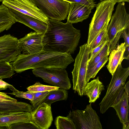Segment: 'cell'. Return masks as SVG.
Segmentation results:
<instances>
[{"label":"cell","instance_id":"cell-15","mask_svg":"<svg viewBox=\"0 0 129 129\" xmlns=\"http://www.w3.org/2000/svg\"><path fill=\"white\" fill-rule=\"evenodd\" d=\"M67 22L72 24L82 22L87 19L92 9L80 4L70 2Z\"/></svg>","mask_w":129,"mask_h":129},{"label":"cell","instance_id":"cell-13","mask_svg":"<svg viewBox=\"0 0 129 129\" xmlns=\"http://www.w3.org/2000/svg\"><path fill=\"white\" fill-rule=\"evenodd\" d=\"M31 121L40 129H48L53 120L51 105L43 102L30 113Z\"/></svg>","mask_w":129,"mask_h":129},{"label":"cell","instance_id":"cell-6","mask_svg":"<svg viewBox=\"0 0 129 129\" xmlns=\"http://www.w3.org/2000/svg\"><path fill=\"white\" fill-rule=\"evenodd\" d=\"M91 104L87 105L83 110H73L67 116L73 122L76 129H102L99 117Z\"/></svg>","mask_w":129,"mask_h":129},{"label":"cell","instance_id":"cell-35","mask_svg":"<svg viewBox=\"0 0 129 129\" xmlns=\"http://www.w3.org/2000/svg\"><path fill=\"white\" fill-rule=\"evenodd\" d=\"M6 101H16L17 100L7 95L6 93L0 92V102Z\"/></svg>","mask_w":129,"mask_h":129},{"label":"cell","instance_id":"cell-39","mask_svg":"<svg viewBox=\"0 0 129 129\" xmlns=\"http://www.w3.org/2000/svg\"><path fill=\"white\" fill-rule=\"evenodd\" d=\"M105 0H100V2L103 1ZM116 1L117 3H119L120 2H127L128 3L129 2V0H115Z\"/></svg>","mask_w":129,"mask_h":129},{"label":"cell","instance_id":"cell-29","mask_svg":"<svg viewBox=\"0 0 129 129\" xmlns=\"http://www.w3.org/2000/svg\"><path fill=\"white\" fill-rule=\"evenodd\" d=\"M50 91L43 92H33L34 97L32 101H30L33 110L42 103L49 94Z\"/></svg>","mask_w":129,"mask_h":129},{"label":"cell","instance_id":"cell-5","mask_svg":"<svg viewBox=\"0 0 129 129\" xmlns=\"http://www.w3.org/2000/svg\"><path fill=\"white\" fill-rule=\"evenodd\" d=\"M90 52L86 43L80 47L79 52L75 60L72 75L73 90L81 96L84 95L87 84L86 76Z\"/></svg>","mask_w":129,"mask_h":129},{"label":"cell","instance_id":"cell-33","mask_svg":"<svg viewBox=\"0 0 129 129\" xmlns=\"http://www.w3.org/2000/svg\"><path fill=\"white\" fill-rule=\"evenodd\" d=\"M108 41L107 40H105L100 45L95 47L91 51L89 54L88 62L92 59L101 50Z\"/></svg>","mask_w":129,"mask_h":129},{"label":"cell","instance_id":"cell-9","mask_svg":"<svg viewBox=\"0 0 129 129\" xmlns=\"http://www.w3.org/2000/svg\"><path fill=\"white\" fill-rule=\"evenodd\" d=\"M118 3L107 28L110 44L112 42L119 32L129 28V14L126 11L125 3Z\"/></svg>","mask_w":129,"mask_h":129},{"label":"cell","instance_id":"cell-3","mask_svg":"<svg viewBox=\"0 0 129 129\" xmlns=\"http://www.w3.org/2000/svg\"><path fill=\"white\" fill-rule=\"evenodd\" d=\"M129 75V67L123 68L119 64L113 74L105 95L99 104L102 114L120 100L124 92L126 79Z\"/></svg>","mask_w":129,"mask_h":129},{"label":"cell","instance_id":"cell-20","mask_svg":"<svg viewBox=\"0 0 129 129\" xmlns=\"http://www.w3.org/2000/svg\"><path fill=\"white\" fill-rule=\"evenodd\" d=\"M104 86L100 81L99 77L87 83L85 88L84 95L89 98L90 103H94L99 98L101 92L104 90Z\"/></svg>","mask_w":129,"mask_h":129},{"label":"cell","instance_id":"cell-30","mask_svg":"<svg viewBox=\"0 0 129 129\" xmlns=\"http://www.w3.org/2000/svg\"><path fill=\"white\" fill-rule=\"evenodd\" d=\"M9 129H40L37 125L31 121L14 123L9 126Z\"/></svg>","mask_w":129,"mask_h":129},{"label":"cell","instance_id":"cell-11","mask_svg":"<svg viewBox=\"0 0 129 129\" xmlns=\"http://www.w3.org/2000/svg\"><path fill=\"white\" fill-rule=\"evenodd\" d=\"M18 40L10 34L0 37V61H13L21 54Z\"/></svg>","mask_w":129,"mask_h":129},{"label":"cell","instance_id":"cell-22","mask_svg":"<svg viewBox=\"0 0 129 129\" xmlns=\"http://www.w3.org/2000/svg\"><path fill=\"white\" fill-rule=\"evenodd\" d=\"M68 93L67 90L60 88L50 91L43 102L48 105L56 101L66 100L68 98Z\"/></svg>","mask_w":129,"mask_h":129},{"label":"cell","instance_id":"cell-36","mask_svg":"<svg viewBox=\"0 0 129 129\" xmlns=\"http://www.w3.org/2000/svg\"><path fill=\"white\" fill-rule=\"evenodd\" d=\"M2 79H0V90L9 88L10 89L14 87L13 85L3 81Z\"/></svg>","mask_w":129,"mask_h":129},{"label":"cell","instance_id":"cell-38","mask_svg":"<svg viewBox=\"0 0 129 129\" xmlns=\"http://www.w3.org/2000/svg\"><path fill=\"white\" fill-rule=\"evenodd\" d=\"M124 89L125 90V91L127 95L129 96V82L128 81L125 84Z\"/></svg>","mask_w":129,"mask_h":129},{"label":"cell","instance_id":"cell-32","mask_svg":"<svg viewBox=\"0 0 129 129\" xmlns=\"http://www.w3.org/2000/svg\"><path fill=\"white\" fill-rule=\"evenodd\" d=\"M70 2L76 3L81 4L90 8L92 9L96 6L94 0H62Z\"/></svg>","mask_w":129,"mask_h":129},{"label":"cell","instance_id":"cell-27","mask_svg":"<svg viewBox=\"0 0 129 129\" xmlns=\"http://www.w3.org/2000/svg\"><path fill=\"white\" fill-rule=\"evenodd\" d=\"M109 42L108 41L101 50L91 60L88 62L87 70L94 67L107 55H109Z\"/></svg>","mask_w":129,"mask_h":129},{"label":"cell","instance_id":"cell-10","mask_svg":"<svg viewBox=\"0 0 129 129\" xmlns=\"http://www.w3.org/2000/svg\"><path fill=\"white\" fill-rule=\"evenodd\" d=\"M2 4L9 8L48 23L49 18L30 0H7Z\"/></svg>","mask_w":129,"mask_h":129},{"label":"cell","instance_id":"cell-25","mask_svg":"<svg viewBox=\"0 0 129 129\" xmlns=\"http://www.w3.org/2000/svg\"><path fill=\"white\" fill-rule=\"evenodd\" d=\"M108 55H107L94 67L87 70L86 81L88 82L91 78H94L100 70L104 67L108 60Z\"/></svg>","mask_w":129,"mask_h":129},{"label":"cell","instance_id":"cell-24","mask_svg":"<svg viewBox=\"0 0 129 129\" xmlns=\"http://www.w3.org/2000/svg\"><path fill=\"white\" fill-rule=\"evenodd\" d=\"M14 68L10 62L0 61V79L9 78L15 74Z\"/></svg>","mask_w":129,"mask_h":129},{"label":"cell","instance_id":"cell-2","mask_svg":"<svg viewBox=\"0 0 129 129\" xmlns=\"http://www.w3.org/2000/svg\"><path fill=\"white\" fill-rule=\"evenodd\" d=\"M74 61L70 54L43 50L34 54H21L11 63L18 73L39 68L66 69Z\"/></svg>","mask_w":129,"mask_h":129},{"label":"cell","instance_id":"cell-28","mask_svg":"<svg viewBox=\"0 0 129 129\" xmlns=\"http://www.w3.org/2000/svg\"><path fill=\"white\" fill-rule=\"evenodd\" d=\"M59 88L54 86L43 84L39 82L28 86L26 89L27 91L31 92H43L57 89Z\"/></svg>","mask_w":129,"mask_h":129},{"label":"cell","instance_id":"cell-34","mask_svg":"<svg viewBox=\"0 0 129 129\" xmlns=\"http://www.w3.org/2000/svg\"><path fill=\"white\" fill-rule=\"evenodd\" d=\"M121 36L124 39L125 46L129 45V28L122 30Z\"/></svg>","mask_w":129,"mask_h":129},{"label":"cell","instance_id":"cell-8","mask_svg":"<svg viewBox=\"0 0 129 129\" xmlns=\"http://www.w3.org/2000/svg\"><path fill=\"white\" fill-rule=\"evenodd\" d=\"M48 18L60 21L68 15L70 7L69 2L62 0H30Z\"/></svg>","mask_w":129,"mask_h":129},{"label":"cell","instance_id":"cell-21","mask_svg":"<svg viewBox=\"0 0 129 129\" xmlns=\"http://www.w3.org/2000/svg\"><path fill=\"white\" fill-rule=\"evenodd\" d=\"M16 22L9 8L2 4L0 5V33L10 29Z\"/></svg>","mask_w":129,"mask_h":129},{"label":"cell","instance_id":"cell-18","mask_svg":"<svg viewBox=\"0 0 129 129\" xmlns=\"http://www.w3.org/2000/svg\"><path fill=\"white\" fill-rule=\"evenodd\" d=\"M33 110L31 105L21 102L6 101L0 102V113L3 114L19 112L31 113Z\"/></svg>","mask_w":129,"mask_h":129},{"label":"cell","instance_id":"cell-7","mask_svg":"<svg viewBox=\"0 0 129 129\" xmlns=\"http://www.w3.org/2000/svg\"><path fill=\"white\" fill-rule=\"evenodd\" d=\"M36 77L54 86L67 90L71 87L70 80L65 68H39L33 69Z\"/></svg>","mask_w":129,"mask_h":129},{"label":"cell","instance_id":"cell-40","mask_svg":"<svg viewBox=\"0 0 129 129\" xmlns=\"http://www.w3.org/2000/svg\"><path fill=\"white\" fill-rule=\"evenodd\" d=\"M5 0H0V2H3V1Z\"/></svg>","mask_w":129,"mask_h":129},{"label":"cell","instance_id":"cell-17","mask_svg":"<svg viewBox=\"0 0 129 129\" xmlns=\"http://www.w3.org/2000/svg\"><path fill=\"white\" fill-rule=\"evenodd\" d=\"M31 113L27 112H19L0 115V129L19 122L31 121Z\"/></svg>","mask_w":129,"mask_h":129},{"label":"cell","instance_id":"cell-41","mask_svg":"<svg viewBox=\"0 0 129 129\" xmlns=\"http://www.w3.org/2000/svg\"><path fill=\"white\" fill-rule=\"evenodd\" d=\"M3 114L0 113V115H1V114Z\"/></svg>","mask_w":129,"mask_h":129},{"label":"cell","instance_id":"cell-1","mask_svg":"<svg viewBox=\"0 0 129 129\" xmlns=\"http://www.w3.org/2000/svg\"><path fill=\"white\" fill-rule=\"evenodd\" d=\"M81 37L80 30L75 28L72 23L49 18L47 28L42 36L43 50L73 54Z\"/></svg>","mask_w":129,"mask_h":129},{"label":"cell","instance_id":"cell-31","mask_svg":"<svg viewBox=\"0 0 129 129\" xmlns=\"http://www.w3.org/2000/svg\"><path fill=\"white\" fill-rule=\"evenodd\" d=\"M10 89L12 91V92L9 94L14 95L16 97L28 99L30 101H32L33 100L34 97L33 92L28 91L26 92L20 91L14 87Z\"/></svg>","mask_w":129,"mask_h":129},{"label":"cell","instance_id":"cell-26","mask_svg":"<svg viewBox=\"0 0 129 129\" xmlns=\"http://www.w3.org/2000/svg\"><path fill=\"white\" fill-rule=\"evenodd\" d=\"M109 23H107L88 47L90 53L93 49L105 40H108L107 28Z\"/></svg>","mask_w":129,"mask_h":129},{"label":"cell","instance_id":"cell-4","mask_svg":"<svg viewBox=\"0 0 129 129\" xmlns=\"http://www.w3.org/2000/svg\"><path fill=\"white\" fill-rule=\"evenodd\" d=\"M117 3L115 0H105L96 5V9L89 24L87 45L88 47L110 20L114 7Z\"/></svg>","mask_w":129,"mask_h":129},{"label":"cell","instance_id":"cell-19","mask_svg":"<svg viewBox=\"0 0 129 129\" xmlns=\"http://www.w3.org/2000/svg\"><path fill=\"white\" fill-rule=\"evenodd\" d=\"M125 49L124 42L118 45L110 52L108 58V62L106 66L107 69L112 75L118 65L123 60V56Z\"/></svg>","mask_w":129,"mask_h":129},{"label":"cell","instance_id":"cell-37","mask_svg":"<svg viewBox=\"0 0 129 129\" xmlns=\"http://www.w3.org/2000/svg\"><path fill=\"white\" fill-rule=\"evenodd\" d=\"M123 59L128 60L129 59V45L125 46V49L124 52Z\"/></svg>","mask_w":129,"mask_h":129},{"label":"cell","instance_id":"cell-14","mask_svg":"<svg viewBox=\"0 0 129 129\" xmlns=\"http://www.w3.org/2000/svg\"><path fill=\"white\" fill-rule=\"evenodd\" d=\"M9 9L16 22L25 25L38 33L43 34L46 30L48 23L15 10Z\"/></svg>","mask_w":129,"mask_h":129},{"label":"cell","instance_id":"cell-12","mask_svg":"<svg viewBox=\"0 0 129 129\" xmlns=\"http://www.w3.org/2000/svg\"><path fill=\"white\" fill-rule=\"evenodd\" d=\"M43 34L32 31L18 39L19 46L22 54H34L43 50L42 43Z\"/></svg>","mask_w":129,"mask_h":129},{"label":"cell","instance_id":"cell-23","mask_svg":"<svg viewBox=\"0 0 129 129\" xmlns=\"http://www.w3.org/2000/svg\"><path fill=\"white\" fill-rule=\"evenodd\" d=\"M54 124L57 129H76L73 122L67 116H57L55 120Z\"/></svg>","mask_w":129,"mask_h":129},{"label":"cell","instance_id":"cell-16","mask_svg":"<svg viewBox=\"0 0 129 129\" xmlns=\"http://www.w3.org/2000/svg\"><path fill=\"white\" fill-rule=\"evenodd\" d=\"M129 96L124 91L119 101L112 106L115 110L120 122L122 124L123 129H129Z\"/></svg>","mask_w":129,"mask_h":129}]
</instances>
